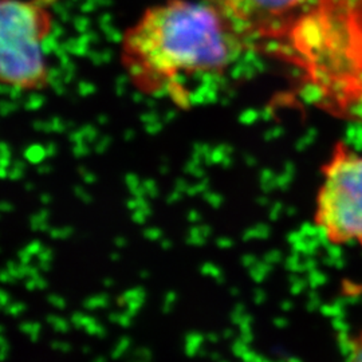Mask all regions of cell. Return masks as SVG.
Listing matches in <instances>:
<instances>
[{"label":"cell","mask_w":362,"mask_h":362,"mask_svg":"<svg viewBox=\"0 0 362 362\" xmlns=\"http://www.w3.org/2000/svg\"><path fill=\"white\" fill-rule=\"evenodd\" d=\"M130 346V339L128 337H122L119 341H118V344L116 345V348L113 349L112 351V357L115 358V360H118L119 357H122V354L128 350V348Z\"/></svg>","instance_id":"cell-14"},{"label":"cell","mask_w":362,"mask_h":362,"mask_svg":"<svg viewBox=\"0 0 362 362\" xmlns=\"http://www.w3.org/2000/svg\"><path fill=\"white\" fill-rule=\"evenodd\" d=\"M230 293L233 294V297H238V296H239V288H235V287H233V288L230 290Z\"/></svg>","instance_id":"cell-55"},{"label":"cell","mask_w":362,"mask_h":362,"mask_svg":"<svg viewBox=\"0 0 362 362\" xmlns=\"http://www.w3.org/2000/svg\"><path fill=\"white\" fill-rule=\"evenodd\" d=\"M132 315H130L128 311H124L119 314V318H118V325H121L122 327H129L132 325Z\"/></svg>","instance_id":"cell-28"},{"label":"cell","mask_w":362,"mask_h":362,"mask_svg":"<svg viewBox=\"0 0 362 362\" xmlns=\"http://www.w3.org/2000/svg\"><path fill=\"white\" fill-rule=\"evenodd\" d=\"M18 258H19V263H22V264H30V262H31V259H33V255L25 248V250H21V251L18 252Z\"/></svg>","instance_id":"cell-30"},{"label":"cell","mask_w":362,"mask_h":362,"mask_svg":"<svg viewBox=\"0 0 362 362\" xmlns=\"http://www.w3.org/2000/svg\"><path fill=\"white\" fill-rule=\"evenodd\" d=\"M144 238L148 239V240H151V242L161 240V239H163V231H161L160 228H156V227L146 228V230L144 231Z\"/></svg>","instance_id":"cell-21"},{"label":"cell","mask_w":362,"mask_h":362,"mask_svg":"<svg viewBox=\"0 0 362 362\" xmlns=\"http://www.w3.org/2000/svg\"><path fill=\"white\" fill-rule=\"evenodd\" d=\"M34 279H35V284H37V288H39V290H43V288L47 287V281L45 278H42L40 275L34 278Z\"/></svg>","instance_id":"cell-41"},{"label":"cell","mask_w":362,"mask_h":362,"mask_svg":"<svg viewBox=\"0 0 362 362\" xmlns=\"http://www.w3.org/2000/svg\"><path fill=\"white\" fill-rule=\"evenodd\" d=\"M248 350L250 349H248L246 342H243L240 338H239V339H236V341L233 344V354H235V356H238V357H240V358L246 354Z\"/></svg>","instance_id":"cell-20"},{"label":"cell","mask_w":362,"mask_h":362,"mask_svg":"<svg viewBox=\"0 0 362 362\" xmlns=\"http://www.w3.org/2000/svg\"><path fill=\"white\" fill-rule=\"evenodd\" d=\"M109 305V297L101 294V296H97V297L88 298L85 302H83V308H86L88 310H95V309H104L107 308Z\"/></svg>","instance_id":"cell-8"},{"label":"cell","mask_w":362,"mask_h":362,"mask_svg":"<svg viewBox=\"0 0 362 362\" xmlns=\"http://www.w3.org/2000/svg\"><path fill=\"white\" fill-rule=\"evenodd\" d=\"M136 357H137V360L149 362L152 358V353H151V350L146 349V348H141V349L136 351Z\"/></svg>","instance_id":"cell-27"},{"label":"cell","mask_w":362,"mask_h":362,"mask_svg":"<svg viewBox=\"0 0 362 362\" xmlns=\"http://www.w3.org/2000/svg\"><path fill=\"white\" fill-rule=\"evenodd\" d=\"M262 276H263V275H262V272H260V269H259L258 266L251 270V278H252L254 281L260 282V281H262Z\"/></svg>","instance_id":"cell-39"},{"label":"cell","mask_w":362,"mask_h":362,"mask_svg":"<svg viewBox=\"0 0 362 362\" xmlns=\"http://www.w3.org/2000/svg\"><path fill=\"white\" fill-rule=\"evenodd\" d=\"M188 221H191V223H199V221H200V214L196 212V211H191V212L188 214Z\"/></svg>","instance_id":"cell-44"},{"label":"cell","mask_w":362,"mask_h":362,"mask_svg":"<svg viewBox=\"0 0 362 362\" xmlns=\"http://www.w3.org/2000/svg\"><path fill=\"white\" fill-rule=\"evenodd\" d=\"M23 269H25V275L27 278H37V276H39V267L23 264Z\"/></svg>","instance_id":"cell-31"},{"label":"cell","mask_w":362,"mask_h":362,"mask_svg":"<svg viewBox=\"0 0 362 362\" xmlns=\"http://www.w3.org/2000/svg\"><path fill=\"white\" fill-rule=\"evenodd\" d=\"M0 303H1L3 309H6L11 303V298H10L7 291H1L0 293Z\"/></svg>","instance_id":"cell-35"},{"label":"cell","mask_w":362,"mask_h":362,"mask_svg":"<svg viewBox=\"0 0 362 362\" xmlns=\"http://www.w3.org/2000/svg\"><path fill=\"white\" fill-rule=\"evenodd\" d=\"M145 218H146V214L141 211V209H136L132 219L136 223V224H144L145 223Z\"/></svg>","instance_id":"cell-32"},{"label":"cell","mask_w":362,"mask_h":362,"mask_svg":"<svg viewBox=\"0 0 362 362\" xmlns=\"http://www.w3.org/2000/svg\"><path fill=\"white\" fill-rule=\"evenodd\" d=\"M82 351H83V353H90V348H89V346H83Z\"/></svg>","instance_id":"cell-59"},{"label":"cell","mask_w":362,"mask_h":362,"mask_svg":"<svg viewBox=\"0 0 362 362\" xmlns=\"http://www.w3.org/2000/svg\"><path fill=\"white\" fill-rule=\"evenodd\" d=\"M113 285H115V281H113L112 278H106V279H104L105 287H112Z\"/></svg>","instance_id":"cell-52"},{"label":"cell","mask_w":362,"mask_h":362,"mask_svg":"<svg viewBox=\"0 0 362 362\" xmlns=\"http://www.w3.org/2000/svg\"><path fill=\"white\" fill-rule=\"evenodd\" d=\"M321 173L314 228L330 246H357L362 251L361 152L338 141Z\"/></svg>","instance_id":"cell-3"},{"label":"cell","mask_w":362,"mask_h":362,"mask_svg":"<svg viewBox=\"0 0 362 362\" xmlns=\"http://www.w3.org/2000/svg\"><path fill=\"white\" fill-rule=\"evenodd\" d=\"M83 330H85L86 333L91 334V336H97L100 337V338H103V337H105V334H106V330H105L104 326L98 324L97 320H94L93 317H91L89 324L85 326Z\"/></svg>","instance_id":"cell-13"},{"label":"cell","mask_w":362,"mask_h":362,"mask_svg":"<svg viewBox=\"0 0 362 362\" xmlns=\"http://www.w3.org/2000/svg\"><path fill=\"white\" fill-rule=\"evenodd\" d=\"M74 233L71 227H61V228H50L49 233L54 239H67Z\"/></svg>","instance_id":"cell-15"},{"label":"cell","mask_w":362,"mask_h":362,"mask_svg":"<svg viewBox=\"0 0 362 362\" xmlns=\"http://www.w3.org/2000/svg\"><path fill=\"white\" fill-rule=\"evenodd\" d=\"M119 258H121V257H119V254H118V252H113V254L110 255V259H112L113 262H118Z\"/></svg>","instance_id":"cell-54"},{"label":"cell","mask_w":362,"mask_h":362,"mask_svg":"<svg viewBox=\"0 0 362 362\" xmlns=\"http://www.w3.org/2000/svg\"><path fill=\"white\" fill-rule=\"evenodd\" d=\"M52 258H54V252H52V248H49V247H43L42 251L38 254L39 260L52 262Z\"/></svg>","instance_id":"cell-26"},{"label":"cell","mask_w":362,"mask_h":362,"mask_svg":"<svg viewBox=\"0 0 362 362\" xmlns=\"http://www.w3.org/2000/svg\"><path fill=\"white\" fill-rule=\"evenodd\" d=\"M90 315H85L82 313H74L71 315V324L74 325L77 329H85V326L89 324Z\"/></svg>","instance_id":"cell-17"},{"label":"cell","mask_w":362,"mask_h":362,"mask_svg":"<svg viewBox=\"0 0 362 362\" xmlns=\"http://www.w3.org/2000/svg\"><path fill=\"white\" fill-rule=\"evenodd\" d=\"M206 337L197 332H191L185 336V354L188 357H194L199 354V351L202 350L203 342H204Z\"/></svg>","instance_id":"cell-6"},{"label":"cell","mask_w":362,"mask_h":362,"mask_svg":"<svg viewBox=\"0 0 362 362\" xmlns=\"http://www.w3.org/2000/svg\"><path fill=\"white\" fill-rule=\"evenodd\" d=\"M39 270L43 272H47L52 269V262H45V260H39L38 262Z\"/></svg>","instance_id":"cell-40"},{"label":"cell","mask_w":362,"mask_h":362,"mask_svg":"<svg viewBox=\"0 0 362 362\" xmlns=\"http://www.w3.org/2000/svg\"><path fill=\"white\" fill-rule=\"evenodd\" d=\"M206 240H207V238H204V236L200 233L197 227L191 228L189 233H188V236H187V243H188L189 246H204V245H206Z\"/></svg>","instance_id":"cell-11"},{"label":"cell","mask_w":362,"mask_h":362,"mask_svg":"<svg viewBox=\"0 0 362 362\" xmlns=\"http://www.w3.org/2000/svg\"><path fill=\"white\" fill-rule=\"evenodd\" d=\"M208 202H209L214 207H219L221 199H220L219 196H209V197H208Z\"/></svg>","instance_id":"cell-45"},{"label":"cell","mask_w":362,"mask_h":362,"mask_svg":"<svg viewBox=\"0 0 362 362\" xmlns=\"http://www.w3.org/2000/svg\"><path fill=\"white\" fill-rule=\"evenodd\" d=\"M26 288L33 291V290H37V284H35V279L34 278H28L26 282Z\"/></svg>","instance_id":"cell-46"},{"label":"cell","mask_w":362,"mask_h":362,"mask_svg":"<svg viewBox=\"0 0 362 362\" xmlns=\"http://www.w3.org/2000/svg\"><path fill=\"white\" fill-rule=\"evenodd\" d=\"M0 339H1V361H4L7 357V353H8V344H7L4 336H1Z\"/></svg>","instance_id":"cell-37"},{"label":"cell","mask_w":362,"mask_h":362,"mask_svg":"<svg viewBox=\"0 0 362 362\" xmlns=\"http://www.w3.org/2000/svg\"><path fill=\"white\" fill-rule=\"evenodd\" d=\"M19 329L21 332L26 333L30 336V339L37 342L38 341L39 333H40V324L38 322H23V324L19 325Z\"/></svg>","instance_id":"cell-9"},{"label":"cell","mask_w":362,"mask_h":362,"mask_svg":"<svg viewBox=\"0 0 362 362\" xmlns=\"http://www.w3.org/2000/svg\"><path fill=\"white\" fill-rule=\"evenodd\" d=\"M216 282H218V285H223V284L226 282V278L221 275V276H219V278L216 279Z\"/></svg>","instance_id":"cell-57"},{"label":"cell","mask_w":362,"mask_h":362,"mask_svg":"<svg viewBox=\"0 0 362 362\" xmlns=\"http://www.w3.org/2000/svg\"><path fill=\"white\" fill-rule=\"evenodd\" d=\"M145 290H144L143 287H134V288H130V290H127L121 298L118 299V303L121 305V306H127V303L130 302V300H145Z\"/></svg>","instance_id":"cell-7"},{"label":"cell","mask_w":362,"mask_h":362,"mask_svg":"<svg viewBox=\"0 0 362 362\" xmlns=\"http://www.w3.org/2000/svg\"><path fill=\"white\" fill-rule=\"evenodd\" d=\"M209 358H211L212 361H220V360H221L219 353H211V354H209Z\"/></svg>","instance_id":"cell-51"},{"label":"cell","mask_w":362,"mask_h":362,"mask_svg":"<svg viewBox=\"0 0 362 362\" xmlns=\"http://www.w3.org/2000/svg\"><path fill=\"white\" fill-rule=\"evenodd\" d=\"M197 228H199V231L200 233L204 236V238H208L211 233H212V228L208 226V224H202V226H197Z\"/></svg>","instance_id":"cell-38"},{"label":"cell","mask_w":362,"mask_h":362,"mask_svg":"<svg viewBox=\"0 0 362 362\" xmlns=\"http://www.w3.org/2000/svg\"><path fill=\"white\" fill-rule=\"evenodd\" d=\"M52 350L62 351V353H67L71 349V346L67 342H62V341H54V342H52Z\"/></svg>","instance_id":"cell-29"},{"label":"cell","mask_w":362,"mask_h":362,"mask_svg":"<svg viewBox=\"0 0 362 362\" xmlns=\"http://www.w3.org/2000/svg\"><path fill=\"white\" fill-rule=\"evenodd\" d=\"M245 314H246V308H245L243 303L235 305L233 313H231V322H233V325H238V326H239Z\"/></svg>","instance_id":"cell-18"},{"label":"cell","mask_w":362,"mask_h":362,"mask_svg":"<svg viewBox=\"0 0 362 362\" xmlns=\"http://www.w3.org/2000/svg\"><path fill=\"white\" fill-rule=\"evenodd\" d=\"M215 6L250 49H269L278 55L294 27L315 0H204Z\"/></svg>","instance_id":"cell-4"},{"label":"cell","mask_w":362,"mask_h":362,"mask_svg":"<svg viewBox=\"0 0 362 362\" xmlns=\"http://www.w3.org/2000/svg\"><path fill=\"white\" fill-rule=\"evenodd\" d=\"M250 49L207 1L167 0L144 11L121 40V65L146 95L180 97L181 79L219 77Z\"/></svg>","instance_id":"cell-1"},{"label":"cell","mask_w":362,"mask_h":362,"mask_svg":"<svg viewBox=\"0 0 362 362\" xmlns=\"http://www.w3.org/2000/svg\"><path fill=\"white\" fill-rule=\"evenodd\" d=\"M200 272H202L203 275L212 276V278H215V279H218L219 276L223 275L219 267H218V266H215V264H212V263H204V264L200 267Z\"/></svg>","instance_id":"cell-16"},{"label":"cell","mask_w":362,"mask_h":362,"mask_svg":"<svg viewBox=\"0 0 362 362\" xmlns=\"http://www.w3.org/2000/svg\"><path fill=\"white\" fill-rule=\"evenodd\" d=\"M216 245L219 248H223V250H226V248H230V247L233 246V239H230V238H226V236H221L219 238L218 240H216Z\"/></svg>","instance_id":"cell-33"},{"label":"cell","mask_w":362,"mask_h":362,"mask_svg":"<svg viewBox=\"0 0 362 362\" xmlns=\"http://www.w3.org/2000/svg\"><path fill=\"white\" fill-rule=\"evenodd\" d=\"M47 322L52 325V329L54 330H57V332H59V333H66V332H69V329H70V325L69 322L64 320V318H61V317H58V315H49L47 317Z\"/></svg>","instance_id":"cell-12"},{"label":"cell","mask_w":362,"mask_h":362,"mask_svg":"<svg viewBox=\"0 0 362 362\" xmlns=\"http://www.w3.org/2000/svg\"><path fill=\"white\" fill-rule=\"evenodd\" d=\"M139 275H140V278H143V279H146V278H149L151 272H148V270H141V272H139Z\"/></svg>","instance_id":"cell-53"},{"label":"cell","mask_w":362,"mask_h":362,"mask_svg":"<svg viewBox=\"0 0 362 362\" xmlns=\"http://www.w3.org/2000/svg\"><path fill=\"white\" fill-rule=\"evenodd\" d=\"M47 300H49V303H50V305L55 306L57 309H65L66 308V300L64 298L61 297V296L50 294L49 298H47Z\"/></svg>","instance_id":"cell-24"},{"label":"cell","mask_w":362,"mask_h":362,"mask_svg":"<svg viewBox=\"0 0 362 362\" xmlns=\"http://www.w3.org/2000/svg\"><path fill=\"white\" fill-rule=\"evenodd\" d=\"M206 338H207L209 342H214V344L219 341V336H218L216 333H208L207 336H206Z\"/></svg>","instance_id":"cell-48"},{"label":"cell","mask_w":362,"mask_h":362,"mask_svg":"<svg viewBox=\"0 0 362 362\" xmlns=\"http://www.w3.org/2000/svg\"><path fill=\"white\" fill-rule=\"evenodd\" d=\"M26 310V305L25 303H21V302H11L4 311L13 317H18L21 315L23 311Z\"/></svg>","instance_id":"cell-19"},{"label":"cell","mask_w":362,"mask_h":362,"mask_svg":"<svg viewBox=\"0 0 362 362\" xmlns=\"http://www.w3.org/2000/svg\"><path fill=\"white\" fill-rule=\"evenodd\" d=\"M176 293L175 291H169L168 294L164 298V303H163V313L169 314L172 309H173V305L176 302Z\"/></svg>","instance_id":"cell-22"},{"label":"cell","mask_w":362,"mask_h":362,"mask_svg":"<svg viewBox=\"0 0 362 362\" xmlns=\"http://www.w3.org/2000/svg\"><path fill=\"white\" fill-rule=\"evenodd\" d=\"M11 206H8V204H3V206H1V209H3V211H4V212H8V211H11Z\"/></svg>","instance_id":"cell-58"},{"label":"cell","mask_w":362,"mask_h":362,"mask_svg":"<svg viewBox=\"0 0 362 362\" xmlns=\"http://www.w3.org/2000/svg\"><path fill=\"white\" fill-rule=\"evenodd\" d=\"M262 296H263V294H262V291H257V293H255V302H260V300H262Z\"/></svg>","instance_id":"cell-56"},{"label":"cell","mask_w":362,"mask_h":362,"mask_svg":"<svg viewBox=\"0 0 362 362\" xmlns=\"http://www.w3.org/2000/svg\"><path fill=\"white\" fill-rule=\"evenodd\" d=\"M115 245H116L118 248H122V247H125L128 245V240H127V238H124V236H117L116 239H115Z\"/></svg>","instance_id":"cell-43"},{"label":"cell","mask_w":362,"mask_h":362,"mask_svg":"<svg viewBox=\"0 0 362 362\" xmlns=\"http://www.w3.org/2000/svg\"><path fill=\"white\" fill-rule=\"evenodd\" d=\"M43 245L39 242V240H34V242H31L30 245H27L26 250L33 255V257H38L39 252L42 251V248H43Z\"/></svg>","instance_id":"cell-25"},{"label":"cell","mask_w":362,"mask_h":362,"mask_svg":"<svg viewBox=\"0 0 362 362\" xmlns=\"http://www.w3.org/2000/svg\"><path fill=\"white\" fill-rule=\"evenodd\" d=\"M118 318H119V313H110L109 314V320L115 324H118Z\"/></svg>","instance_id":"cell-50"},{"label":"cell","mask_w":362,"mask_h":362,"mask_svg":"<svg viewBox=\"0 0 362 362\" xmlns=\"http://www.w3.org/2000/svg\"><path fill=\"white\" fill-rule=\"evenodd\" d=\"M239 338H240L243 342L250 344V342H252V333H251V332H240Z\"/></svg>","instance_id":"cell-42"},{"label":"cell","mask_w":362,"mask_h":362,"mask_svg":"<svg viewBox=\"0 0 362 362\" xmlns=\"http://www.w3.org/2000/svg\"><path fill=\"white\" fill-rule=\"evenodd\" d=\"M0 279H1V282H3V284H13V282L16 281V279L13 278V274L8 272L7 269L0 274Z\"/></svg>","instance_id":"cell-34"},{"label":"cell","mask_w":362,"mask_h":362,"mask_svg":"<svg viewBox=\"0 0 362 362\" xmlns=\"http://www.w3.org/2000/svg\"><path fill=\"white\" fill-rule=\"evenodd\" d=\"M47 216H49V214L46 211L39 214L38 216H34L31 219V228L35 231H49L50 228L47 224Z\"/></svg>","instance_id":"cell-10"},{"label":"cell","mask_w":362,"mask_h":362,"mask_svg":"<svg viewBox=\"0 0 362 362\" xmlns=\"http://www.w3.org/2000/svg\"><path fill=\"white\" fill-rule=\"evenodd\" d=\"M254 263H255V257H254V255L247 254V255L242 257V264H243L245 267H251Z\"/></svg>","instance_id":"cell-36"},{"label":"cell","mask_w":362,"mask_h":362,"mask_svg":"<svg viewBox=\"0 0 362 362\" xmlns=\"http://www.w3.org/2000/svg\"><path fill=\"white\" fill-rule=\"evenodd\" d=\"M160 245H161V247H163L164 250H170L172 246H173L172 240H169V239H161V240H160Z\"/></svg>","instance_id":"cell-47"},{"label":"cell","mask_w":362,"mask_h":362,"mask_svg":"<svg viewBox=\"0 0 362 362\" xmlns=\"http://www.w3.org/2000/svg\"><path fill=\"white\" fill-rule=\"evenodd\" d=\"M223 337H224L226 339H231V338H233V329H226V330L223 332Z\"/></svg>","instance_id":"cell-49"},{"label":"cell","mask_w":362,"mask_h":362,"mask_svg":"<svg viewBox=\"0 0 362 362\" xmlns=\"http://www.w3.org/2000/svg\"><path fill=\"white\" fill-rule=\"evenodd\" d=\"M344 362H362V329L349 337Z\"/></svg>","instance_id":"cell-5"},{"label":"cell","mask_w":362,"mask_h":362,"mask_svg":"<svg viewBox=\"0 0 362 362\" xmlns=\"http://www.w3.org/2000/svg\"><path fill=\"white\" fill-rule=\"evenodd\" d=\"M144 300H130L125 306V311H128L132 317H134L143 308Z\"/></svg>","instance_id":"cell-23"},{"label":"cell","mask_w":362,"mask_h":362,"mask_svg":"<svg viewBox=\"0 0 362 362\" xmlns=\"http://www.w3.org/2000/svg\"><path fill=\"white\" fill-rule=\"evenodd\" d=\"M52 15L45 0H1L0 79L19 90H42L49 83L43 42L50 35Z\"/></svg>","instance_id":"cell-2"},{"label":"cell","mask_w":362,"mask_h":362,"mask_svg":"<svg viewBox=\"0 0 362 362\" xmlns=\"http://www.w3.org/2000/svg\"><path fill=\"white\" fill-rule=\"evenodd\" d=\"M94 362H105V360L104 358H101V357H100V358H97V360H95Z\"/></svg>","instance_id":"cell-60"}]
</instances>
